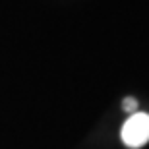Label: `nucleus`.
<instances>
[{
    "label": "nucleus",
    "instance_id": "nucleus-1",
    "mask_svg": "<svg viewBox=\"0 0 149 149\" xmlns=\"http://www.w3.org/2000/svg\"><path fill=\"white\" fill-rule=\"evenodd\" d=\"M122 141L132 149H138L149 141V114L134 112L122 126Z\"/></svg>",
    "mask_w": 149,
    "mask_h": 149
},
{
    "label": "nucleus",
    "instance_id": "nucleus-2",
    "mask_svg": "<svg viewBox=\"0 0 149 149\" xmlns=\"http://www.w3.org/2000/svg\"><path fill=\"white\" fill-rule=\"evenodd\" d=\"M122 107H124V111L126 112H138V101L136 99H132V97H126L124 99V103H122Z\"/></svg>",
    "mask_w": 149,
    "mask_h": 149
}]
</instances>
